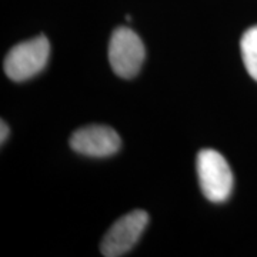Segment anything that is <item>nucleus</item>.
<instances>
[{
    "label": "nucleus",
    "instance_id": "obj_2",
    "mask_svg": "<svg viewBox=\"0 0 257 257\" xmlns=\"http://www.w3.org/2000/svg\"><path fill=\"white\" fill-rule=\"evenodd\" d=\"M49 56L50 43L43 35L19 43L5 59V73L15 82L29 80L45 69Z\"/></svg>",
    "mask_w": 257,
    "mask_h": 257
},
{
    "label": "nucleus",
    "instance_id": "obj_6",
    "mask_svg": "<svg viewBox=\"0 0 257 257\" xmlns=\"http://www.w3.org/2000/svg\"><path fill=\"white\" fill-rule=\"evenodd\" d=\"M240 49L246 70L257 82V26L244 32L240 42Z\"/></svg>",
    "mask_w": 257,
    "mask_h": 257
},
{
    "label": "nucleus",
    "instance_id": "obj_3",
    "mask_svg": "<svg viewBox=\"0 0 257 257\" xmlns=\"http://www.w3.org/2000/svg\"><path fill=\"white\" fill-rule=\"evenodd\" d=\"M145 56V45L133 30L119 28L113 32L109 43V62L117 76L133 79L140 72Z\"/></svg>",
    "mask_w": 257,
    "mask_h": 257
},
{
    "label": "nucleus",
    "instance_id": "obj_7",
    "mask_svg": "<svg viewBox=\"0 0 257 257\" xmlns=\"http://www.w3.org/2000/svg\"><path fill=\"white\" fill-rule=\"evenodd\" d=\"M0 128H2V135H0V142H2V145L6 142V139L9 136V127H8V124L5 123V120H2V124H0Z\"/></svg>",
    "mask_w": 257,
    "mask_h": 257
},
{
    "label": "nucleus",
    "instance_id": "obj_4",
    "mask_svg": "<svg viewBox=\"0 0 257 257\" xmlns=\"http://www.w3.org/2000/svg\"><path fill=\"white\" fill-rule=\"evenodd\" d=\"M149 223L145 210H135L120 217L101 240L100 251L104 257H120L132 250Z\"/></svg>",
    "mask_w": 257,
    "mask_h": 257
},
{
    "label": "nucleus",
    "instance_id": "obj_5",
    "mask_svg": "<svg viewBox=\"0 0 257 257\" xmlns=\"http://www.w3.org/2000/svg\"><path fill=\"white\" fill-rule=\"evenodd\" d=\"M74 152L89 157H109L119 152L120 136L107 126L92 124L76 130L70 138Z\"/></svg>",
    "mask_w": 257,
    "mask_h": 257
},
{
    "label": "nucleus",
    "instance_id": "obj_1",
    "mask_svg": "<svg viewBox=\"0 0 257 257\" xmlns=\"http://www.w3.org/2000/svg\"><path fill=\"white\" fill-rule=\"evenodd\" d=\"M197 175L203 194L213 203L227 200L233 190V173L226 159L213 149H203L197 155Z\"/></svg>",
    "mask_w": 257,
    "mask_h": 257
}]
</instances>
